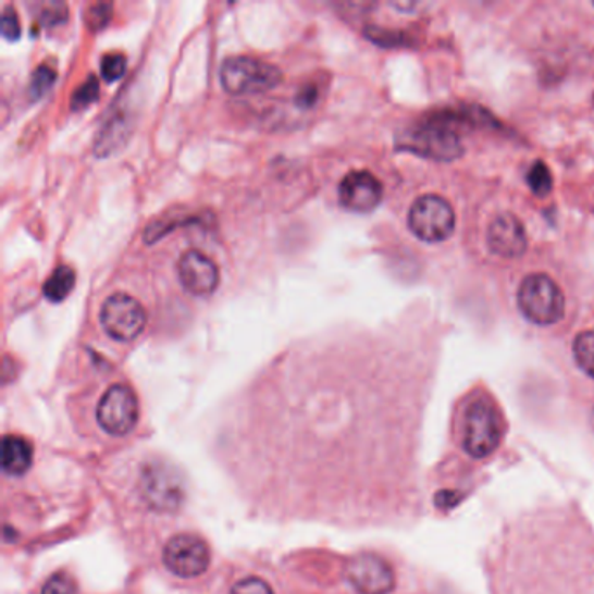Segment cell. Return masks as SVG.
Instances as JSON below:
<instances>
[{"instance_id":"6da1fadb","label":"cell","mask_w":594,"mask_h":594,"mask_svg":"<svg viewBox=\"0 0 594 594\" xmlns=\"http://www.w3.org/2000/svg\"><path fill=\"white\" fill-rule=\"evenodd\" d=\"M140 500L150 511L171 515L185 503V483L182 472L166 460L153 459L145 463L138 478Z\"/></svg>"},{"instance_id":"7a4b0ae2","label":"cell","mask_w":594,"mask_h":594,"mask_svg":"<svg viewBox=\"0 0 594 594\" xmlns=\"http://www.w3.org/2000/svg\"><path fill=\"white\" fill-rule=\"evenodd\" d=\"M220 81L234 97L263 95L280 86L283 72L272 63L251 57H231L223 62Z\"/></svg>"},{"instance_id":"3957f363","label":"cell","mask_w":594,"mask_h":594,"mask_svg":"<svg viewBox=\"0 0 594 594\" xmlns=\"http://www.w3.org/2000/svg\"><path fill=\"white\" fill-rule=\"evenodd\" d=\"M399 149L410 150L434 161H454L462 156L463 145L454 124L436 117L429 119L428 123L420 124L401 136Z\"/></svg>"},{"instance_id":"277c9868","label":"cell","mask_w":594,"mask_h":594,"mask_svg":"<svg viewBox=\"0 0 594 594\" xmlns=\"http://www.w3.org/2000/svg\"><path fill=\"white\" fill-rule=\"evenodd\" d=\"M518 306L527 320L547 326L565 314V297L558 284L546 274H530L518 289Z\"/></svg>"},{"instance_id":"5b68a950","label":"cell","mask_w":594,"mask_h":594,"mask_svg":"<svg viewBox=\"0 0 594 594\" xmlns=\"http://www.w3.org/2000/svg\"><path fill=\"white\" fill-rule=\"evenodd\" d=\"M503 440V422L492 403L477 399L466 411L463 450L472 459H485L498 448Z\"/></svg>"},{"instance_id":"8992f818","label":"cell","mask_w":594,"mask_h":594,"mask_svg":"<svg viewBox=\"0 0 594 594\" xmlns=\"http://www.w3.org/2000/svg\"><path fill=\"white\" fill-rule=\"evenodd\" d=\"M140 419V405L129 385H110L97 408L100 428L110 436L123 437L132 433Z\"/></svg>"},{"instance_id":"52a82bcc","label":"cell","mask_w":594,"mask_h":594,"mask_svg":"<svg viewBox=\"0 0 594 594\" xmlns=\"http://www.w3.org/2000/svg\"><path fill=\"white\" fill-rule=\"evenodd\" d=\"M410 231L425 243L446 240L455 231V213L450 202L443 197L422 196L411 205L408 213Z\"/></svg>"},{"instance_id":"ba28073f","label":"cell","mask_w":594,"mask_h":594,"mask_svg":"<svg viewBox=\"0 0 594 594\" xmlns=\"http://www.w3.org/2000/svg\"><path fill=\"white\" fill-rule=\"evenodd\" d=\"M162 564L180 579H196L210 568V546L194 533H180L164 544Z\"/></svg>"},{"instance_id":"9c48e42d","label":"cell","mask_w":594,"mask_h":594,"mask_svg":"<svg viewBox=\"0 0 594 594\" xmlns=\"http://www.w3.org/2000/svg\"><path fill=\"white\" fill-rule=\"evenodd\" d=\"M100 323L114 341L132 342L144 332L147 312L136 298L115 293L101 306Z\"/></svg>"},{"instance_id":"30bf717a","label":"cell","mask_w":594,"mask_h":594,"mask_svg":"<svg viewBox=\"0 0 594 594\" xmlns=\"http://www.w3.org/2000/svg\"><path fill=\"white\" fill-rule=\"evenodd\" d=\"M346 577L358 594H391L396 587L391 565L372 553H361L350 559Z\"/></svg>"},{"instance_id":"8fae6325","label":"cell","mask_w":594,"mask_h":594,"mask_svg":"<svg viewBox=\"0 0 594 594\" xmlns=\"http://www.w3.org/2000/svg\"><path fill=\"white\" fill-rule=\"evenodd\" d=\"M382 188L379 178L368 171H350L344 176L338 187V199L346 210L355 213H370L381 205Z\"/></svg>"},{"instance_id":"7c38bea8","label":"cell","mask_w":594,"mask_h":594,"mask_svg":"<svg viewBox=\"0 0 594 594\" xmlns=\"http://www.w3.org/2000/svg\"><path fill=\"white\" fill-rule=\"evenodd\" d=\"M180 283L196 297H206L216 289L220 271L208 255L190 249L178 260Z\"/></svg>"},{"instance_id":"4fadbf2b","label":"cell","mask_w":594,"mask_h":594,"mask_svg":"<svg viewBox=\"0 0 594 594\" xmlns=\"http://www.w3.org/2000/svg\"><path fill=\"white\" fill-rule=\"evenodd\" d=\"M486 240L490 249L500 257H521L527 249L523 223L511 213L498 214L497 219L490 223Z\"/></svg>"},{"instance_id":"5bb4252c","label":"cell","mask_w":594,"mask_h":594,"mask_svg":"<svg viewBox=\"0 0 594 594\" xmlns=\"http://www.w3.org/2000/svg\"><path fill=\"white\" fill-rule=\"evenodd\" d=\"M34 460V448L30 442L22 436H4L2 440V471L11 477H22L30 469Z\"/></svg>"},{"instance_id":"9a60e30c","label":"cell","mask_w":594,"mask_h":594,"mask_svg":"<svg viewBox=\"0 0 594 594\" xmlns=\"http://www.w3.org/2000/svg\"><path fill=\"white\" fill-rule=\"evenodd\" d=\"M75 286V272L69 265H60L54 269L45 283V297L51 302H63Z\"/></svg>"},{"instance_id":"2e32d148","label":"cell","mask_w":594,"mask_h":594,"mask_svg":"<svg viewBox=\"0 0 594 594\" xmlns=\"http://www.w3.org/2000/svg\"><path fill=\"white\" fill-rule=\"evenodd\" d=\"M126 121L124 119H110V123L103 126L100 136L97 138V156H109L112 150L117 149L119 145L126 140Z\"/></svg>"},{"instance_id":"e0dca14e","label":"cell","mask_w":594,"mask_h":594,"mask_svg":"<svg viewBox=\"0 0 594 594\" xmlns=\"http://www.w3.org/2000/svg\"><path fill=\"white\" fill-rule=\"evenodd\" d=\"M573 358L585 375L594 379V332H582L573 341Z\"/></svg>"},{"instance_id":"ac0fdd59","label":"cell","mask_w":594,"mask_h":594,"mask_svg":"<svg viewBox=\"0 0 594 594\" xmlns=\"http://www.w3.org/2000/svg\"><path fill=\"white\" fill-rule=\"evenodd\" d=\"M527 180H529L530 188H532V193L535 196L546 197L553 190V176H550V171L546 166V162H533Z\"/></svg>"},{"instance_id":"d6986e66","label":"cell","mask_w":594,"mask_h":594,"mask_svg":"<svg viewBox=\"0 0 594 594\" xmlns=\"http://www.w3.org/2000/svg\"><path fill=\"white\" fill-rule=\"evenodd\" d=\"M98 97H100V84H98L95 75H89L88 79L84 81L79 88L75 89L74 95H72L71 109L74 112L88 109L91 103L98 100Z\"/></svg>"},{"instance_id":"ffe728a7","label":"cell","mask_w":594,"mask_h":594,"mask_svg":"<svg viewBox=\"0 0 594 594\" xmlns=\"http://www.w3.org/2000/svg\"><path fill=\"white\" fill-rule=\"evenodd\" d=\"M36 8V18L42 27H57L69 16L66 4L63 2H40Z\"/></svg>"},{"instance_id":"44dd1931","label":"cell","mask_w":594,"mask_h":594,"mask_svg":"<svg viewBox=\"0 0 594 594\" xmlns=\"http://www.w3.org/2000/svg\"><path fill=\"white\" fill-rule=\"evenodd\" d=\"M54 81H57V72L51 66H37L36 72L32 74L30 88H28L32 100L45 97L46 92L53 88Z\"/></svg>"},{"instance_id":"7402d4cb","label":"cell","mask_w":594,"mask_h":594,"mask_svg":"<svg viewBox=\"0 0 594 594\" xmlns=\"http://www.w3.org/2000/svg\"><path fill=\"white\" fill-rule=\"evenodd\" d=\"M112 13H114L112 4L98 2V4L89 5L88 11L84 14V22L91 32L103 30L112 20Z\"/></svg>"},{"instance_id":"603a6c76","label":"cell","mask_w":594,"mask_h":594,"mask_svg":"<svg viewBox=\"0 0 594 594\" xmlns=\"http://www.w3.org/2000/svg\"><path fill=\"white\" fill-rule=\"evenodd\" d=\"M126 58L123 54L110 53L106 54V58L101 60L100 72L107 83H115V81L123 77L124 72H126Z\"/></svg>"},{"instance_id":"cb8c5ba5","label":"cell","mask_w":594,"mask_h":594,"mask_svg":"<svg viewBox=\"0 0 594 594\" xmlns=\"http://www.w3.org/2000/svg\"><path fill=\"white\" fill-rule=\"evenodd\" d=\"M0 30H2V36L8 40H18L22 36V23H20V16L14 8L8 5L2 11V18H0Z\"/></svg>"},{"instance_id":"d4e9b609","label":"cell","mask_w":594,"mask_h":594,"mask_svg":"<svg viewBox=\"0 0 594 594\" xmlns=\"http://www.w3.org/2000/svg\"><path fill=\"white\" fill-rule=\"evenodd\" d=\"M40 594H77V585H75L74 579L65 573H57V576L49 577L46 584L42 585Z\"/></svg>"},{"instance_id":"484cf974","label":"cell","mask_w":594,"mask_h":594,"mask_svg":"<svg viewBox=\"0 0 594 594\" xmlns=\"http://www.w3.org/2000/svg\"><path fill=\"white\" fill-rule=\"evenodd\" d=\"M231 594H274V591L260 577H246L232 585Z\"/></svg>"},{"instance_id":"4316f807","label":"cell","mask_w":594,"mask_h":594,"mask_svg":"<svg viewBox=\"0 0 594 594\" xmlns=\"http://www.w3.org/2000/svg\"><path fill=\"white\" fill-rule=\"evenodd\" d=\"M315 98H318V95H315V89L309 88V86H307V88H304L302 92L298 95V103L304 107H309L314 103Z\"/></svg>"},{"instance_id":"83f0119b","label":"cell","mask_w":594,"mask_h":594,"mask_svg":"<svg viewBox=\"0 0 594 594\" xmlns=\"http://www.w3.org/2000/svg\"><path fill=\"white\" fill-rule=\"evenodd\" d=\"M591 422H593V428H594V410H593V416H591Z\"/></svg>"}]
</instances>
